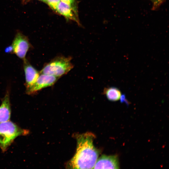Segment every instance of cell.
<instances>
[{"label": "cell", "mask_w": 169, "mask_h": 169, "mask_svg": "<svg viewBox=\"0 0 169 169\" xmlns=\"http://www.w3.org/2000/svg\"><path fill=\"white\" fill-rule=\"evenodd\" d=\"M94 135L91 133L77 135L76 152L68 164L69 168L92 169L99 154V151L94 146Z\"/></svg>", "instance_id": "6da1fadb"}, {"label": "cell", "mask_w": 169, "mask_h": 169, "mask_svg": "<svg viewBox=\"0 0 169 169\" xmlns=\"http://www.w3.org/2000/svg\"><path fill=\"white\" fill-rule=\"evenodd\" d=\"M28 130L23 129L9 120L0 123V148L3 152L17 137L28 135Z\"/></svg>", "instance_id": "7a4b0ae2"}, {"label": "cell", "mask_w": 169, "mask_h": 169, "mask_svg": "<svg viewBox=\"0 0 169 169\" xmlns=\"http://www.w3.org/2000/svg\"><path fill=\"white\" fill-rule=\"evenodd\" d=\"M71 60L70 57H56L44 66L40 73L59 77L67 74L73 68Z\"/></svg>", "instance_id": "3957f363"}, {"label": "cell", "mask_w": 169, "mask_h": 169, "mask_svg": "<svg viewBox=\"0 0 169 169\" xmlns=\"http://www.w3.org/2000/svg\"><path fill=\"white\" fill-rule=\"evenodd\" d=\"M11 45L12 53L23 60L31 46L28 38L20 32L16 34Z\"/></svg>", "instance_id": "277c9868"}, {"label": "cell", "mask_w": 169, "mask_h": 169, "mask_svg": "<svg viewBox=\"0 0 169 169\" xmlns=\"http://www.w3.org/2000/svg\"><path fill=\"white\" fill-rule=\"evenodd\" d=\"M41 74L33 85L26 90L27 94H34L42 89L53 85L59 78L52 75Z\"/></svg>", "instance_id": "5b68a950"}, {"label": "cell", "mask_w": 169, "mask_h": 169, "mask_svg": "<svg viewBox=\"0 0 169 169\" xmlns=\"http://www.w3.org/2000/svg\"><path fill=\"white\" fill-rule=\"evenodd\" d=\"M94 169H118L119 163L116 155H103L97 160Z\"/></svg>", "instance_id": "8992f818"}, {"label": "cell", "mask_w": 169, "mask_h": 169, "mask_svg": "<svg viewBox=\"0 0 169 169\" xmlns=\"http://www.w3.org/2000/svg\"><path fill=\"white\" fill-rule=\"evenodd\" d=\"M23 60L25 84L27 90L35 83L39 75V73L26 59Z\"/></svg>", "instance_id": "52a82bcc"}, {"label": "cell", "mask_w": 169, "mask_h": 169, "mask_svg": "<svg viewBox=\"0 0 169 169\" xmlns=\"http://www.w3.org/2000/svg\"><path fill=\"white\" fill-rule=\"evenodd\" d=\"M55 12L67 19L74 21L80 24L78 15L67 3L61 1L58 5Z\"/></svg>", "instance_id": "ba28073f"}, {"label": "cell", "mask_w": 169, "mask_h": 169, "mask_svg": "<svg viewBox=\"0 0 169 169\" xmlns=\"http://www.w3.org/2000/svg\"><path fill=\"white\" fill-rule=\"evenodd\" d=\"M11 112L9 93L8 91L2 99L0 106V123L9 120Z\"/></svg>", "instance_id": "9c48e42d"}, {"label": "cell", "mask_w": 169, "mask_h": 169, "mask_svg": "<svg viewBox=\"0 0 169 169\" xmlns=\"http://www.w3.org/2000/svg\"><path fill=\"white\" fill-rule=\"evenodd\" d=\"M104 94L106 95L108 100L112 101L118 100L121 95L120 90L114 87L105 88L104 90Z\"/></svg>", "instance_id": "30bf717a"}, {"label": "cell", "mask_w": 169, "mask_h": 169, "mask_svg": "<svg viewBox=\"0 0 169 169\" xmlns=\"http://www.w3.org/2000/svg\"><path fill=\"white\" fill-rule=\"evenodd\" d=\"M68 4L72 8L75 13L77 15L78 14V6L76 0H61Z\"/></svg>", "instance_id": "8fae6325"}, {"label": "cell", "mask_w": 169, "mask_h": 169, "mask_svg": "<svg viewBox=\"0 0 169 169\" xmlns=\"http://www.w3.org/2000/svg\"><path fill=\"white\" fill-rule=\"evenodd\" d=\"M61 0H46V3L53 10L55 11L56 7Z\"/></svg>", "instance_id": "7c38bea8"}, {"label": "cell", "mask_w": 169, "mask_h": 169, "mask_svg": "<svg viewBox=\"0 0 169 169\" xmlns=\"http://www.w3.org/2000/svg\"><path fill=\"white\" fill-rule=\"evenodd\" d=\"M152 3V9L155 10L158 9L166 0H150Z\"/></svg>", "instance_id": "4fadbf2b"}, {"label": "cell", "mask_w": 169, "mask_h": 169, "mask_svg": "<svg viewBox=\"0 0 169 169\" xmlns=\"http://www.w3.org/2000/svg\"><path fill=\"white\" fill-rule=\"evenodd\" d=\"M13 49L12 45L9 46L7 47L5 49V52L6 53H10L12 52Z\"/></svg>", "instance_id": "5bb4252c"}, {"label": "cell", "mask_w": 169, "mask_h": 169, "mask_svg": "<svg viewBox=\"0 0 169 169\" xmlns=\"http://www.w3.org/2000/svg\"><path fill=\"white\" fill-rule=\"evenodd\" d=\"M41 1H42L44 2H46V0H38Z\"/></svg>", "instance_id": "9a60e30c"}]
</instances>
